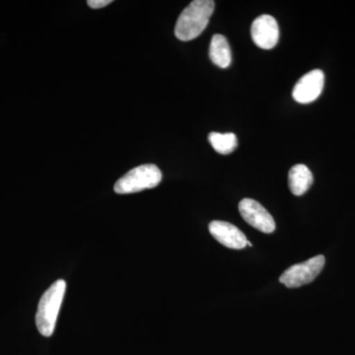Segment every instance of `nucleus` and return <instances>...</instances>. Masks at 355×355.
Wrapping results in <instances>:
<instances>
[{
  "instance_id": "nucleus-3",
  "label": "nucleus",
  "mask_w": 355,
  "mask_h": 355,
  "mask_svg": "<svg viewBox=\"0 0 355 355\" xmlns=\"http://www.w3.org/2000/svg\"><path fill=\"white\" fill-rule=\"evenodd\" d=\"M162 181V173L154 164L140 165L133 168L125 176L114 184V190L116 193H135L153 189Z\"/></svg>"
},
{
  "instance_id": "nucleus-2",
  "label": "nucleus",
  "mask_w": 355,
  "mask_h": 355,
  "mask_svg": "<svg viewBox=\"0 0 355 355\" xmlns=\"http://www.w3.org/2000/svg\"><path fill=\"white\" fill-rule=\"evenodd\" d=\"M67 284L58 279L42 296L36 314V326L42 336H51L55 331L58 313L64 301Z\"/></svg>"
},
{
  "instance_id": "nucleus-1",
  "label": "nucleus",
  "mask_w": 355,
  "mask_h": 355,
  "mask_svg": "<svg viewBox=\"0 0 355 355\" xmlns=\"http://www.w3.org/2000/svg\"><path fill=\"white\" fill-rule=\"evenodd\" d=\"M216 2L212 0H195L191 2L178 18L175 35L180 41L198 38L209 25Z\"/></svg>"
},
{
  "instance_id": "nucleus-13",
  "label": "nucleus",
  "mask_w": 355,
  "mask_h": 355,
  "mask_svg": "<svg viewBox=\"0 0 355 355\" xmlns=\"http://www.w3.org/2000/svg\"><path fill=\"white\" fill-rule=\"evenodd\" d=\"M247 246L252 247L251 243H250L249 241H247Z\"/></svg>"
},
{
  "instance_id": "nucleus-4",
  "label": "nucleus",
  "mask_w": 355,
  "mask_h": 355,
  "mask_svg": "<svg viewBox=\"0 0 355 355\" xmlns=\"http://www.w3.org/2000/svg\"><path fill=\"white\" fill-rule=\"evenodd\" d=\"M324 263V257L319 254L304 263L291 266L280 275L279 282L288 288H297L311 284L322 272Z\"/></svg>"
},
{
  "instance_id": "nucleus-9",
  "label": "nucleus",
  "mask_w": 355,
  "mask_h": 355,
  "mask_svg": "<svg viewBox=\"0 0 355 355\" xmlns=\"http://www.w3.org/2000/svg\"><path fill=\"white\" fill-rule=\"evenodd\" d=\"M314 178L309 168L304 164H297L291 168L288 174L289 189L294 196L304 195L312 186Z\"/></svg>"
},
{
  "instance_id": "nucleus-5",
  "label": "nucleus",
  "mask_w": 355,
  "mask_h": 355,
  "mask_svg": "<svg viewBox=\"0 0 355 355\" xmlns=\"http://www.w3.org/2000/svg\"><path fill=\"white\" fill-rule=\"evenodd\" d=\"M239 211L248 224L261 232L270 234L275 230V222L272 214L260 202L251 198H244L239 203Z\"/></svg>"
},
{
  "instance_id": "nucleus-10",
  "label": "nucleus",
  "mask_w": 355,
  "mask_h": 355,
  "mask_svg": "<svg viewBox=\"0 0 355 355\" xmlns=\"http://www.w3.org/2000/svg\"><path fill=\"white\" fill-rule=\"evenodd\" d=\"M209 58L212 64L221 69H227L231 64L232 55L227 39L223 35L216 34L211 39L209 46Z\"/></svg>"
},
{
  "instance_id": "nucleus-7",
  "label": "nucleus",
  "mask_w": 355,
  "mask_h": 355,
  "mask_svg": "<svg viewBox=\"0 0 355 355\" xmlns=\"http://www.w3.org/2000/svg\"><path fill=\"white\" fill-rule=\"evenodd\" d=\"M252 40L263 50H272L279 39L277 21L272 16L263 14L254 20L251 27Z\"/></svg>"
},
{
  "instance_id": "nucleus-6",
  "label": "nucleus",
  "mask_w": 355,
  "mask_h": 355,
  "mask_svg": "<svg viewBox=\"0 0 355 355\" xmlns=\"http://www.w3.org/2000/svg\"><path fill=\"white\" fill-rule=\"evenodd\" d=\"M324 84V72L321 69L312 70L299 79L292 91V96L300 104H309L321 95Z\"/></svg>"
},
{
  "instance_id": "nucleus-11",
  "label": "nucleus",
  "mask_w": 355,
  "mask_h": 355,
  "mask_svg": "<svg viewBox=\"0 0 355 355\" xmlns=\"http://www.w3.org/2000/svg\"><path fill=\"white\" fill-rule=\"evenodd\" d=\"M209 141L217 153L227 155L237 148L238 139L233 132H210Z\"/></svg>"
},
{
  "instance_id": "nucleus-12",
  "label": "nucleus",
  "mask_w": 355,
  "mask_h": 355,
  "mask_svg": "<svg viewBox=\"0 0 355 355\" xmlns=\"http://www.w3.org/2000/svg\"><path fill=\"white\" fill-rule=\"evenodd\" d=\"M112 0H88L87 4L89 7L93 9H100L103 7L109 6L112 3Z\"/></svg>"
},
{
  "instance_id": "nucleus-8",
  "label": "nucleus",
  "mask_w": 355,
  "mask_h": 355,
  "mask_svg": "<svg viewBox=\"0 0 355 355\" xmlns=\"http://www.w3.org/2000/svg\"><path fill=\"white\" fill-rule=\"evenodd\" d=\"M209 230L212 237L229 249L241 250L247 246V238L239 228L225 221L210 222Z\"/></svg>"
}]
</instances>
